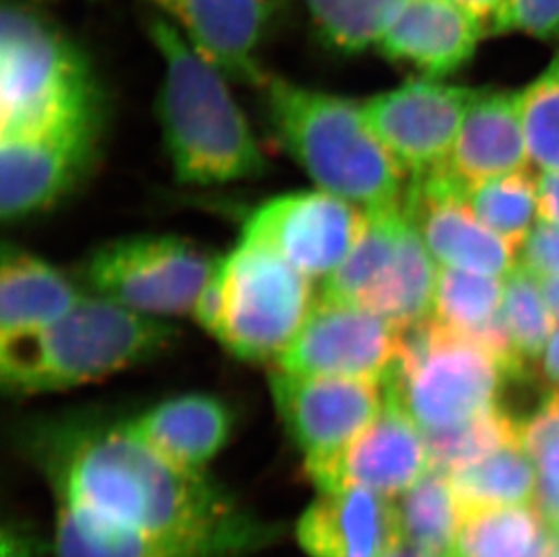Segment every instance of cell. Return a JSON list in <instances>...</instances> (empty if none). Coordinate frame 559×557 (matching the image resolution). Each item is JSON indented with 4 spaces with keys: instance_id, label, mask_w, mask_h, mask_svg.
<instances>
[{
    "instance_id": "obj_1",
    "label": "cell",
    "mask_w": 559,
    "mask_h": 557,
    "mask_svg": "<svg viewBox=\"0 0 559 557\" xmlns=\"http://www.w3.org/2000/svg\"><path fill=\"white\" fill-rule=\"evenodd\" d=\"M21 449L55 509L102 529L206 557H247L281 526L245 510L206 473L176 467L122 420L63 415L27 422Z\"/></svg>"
},
{
    "instance_id": "obj_2",
    "label": "cell",
    "mask_w": 559,
    "mask_h": 557,
    "mask_svg": "<svg viewBox=\"0 0 559 557\" xmlns=\"http://www.w3.org/2000/svg\"><path fill=\"white\" fill-rule=\"evenodd\" d=\"M270 129L317 189L362 211L404 203L407 174L374 134L362 104L264 74Z\"/></svg>"
},
{
    "instance_id": "obj_3",
    "label": "cell",
    "mask_w": 559,
    "mask_h": 557,
    "mask_svg": "<svg viewBox=\"0 0 559 557\" xmlns=\"http://www.w3.org/2000/svg\"><path fill=\"white\" fill-rule=\"evenodd\" d=\"M148 33L164 60L156 109L176 179L212 187L263 176L269 162L225 74L164 16Z\"/></svg>"
},
{
    "instance_id": "obj_4",
    "label": "cell",
    "mask_w": 559,
    "mask_h": 557,
    "mask_svg": "<svg viewBox=\"0 0 559 557\" xmlns=\"http://www.w3.org/2000/svg\"><path fill=\"white\" fill-rule=\"evenodd\" d=\"M175 339L164 319L85 294L49 327L0 336V379L16 396L71 390L148 363Z\"/></svg>"
},
{
    "instance_id": "obj_5",
    "label": "cell",
    "mask_w": 559,
    "mask_h": 557,
    "mask_svg": "<svg viewBox=\"0 0 559 557\" xmlns=\"http://www.w3.org/2000/svg\"><path fill=\"white\" fill-rule=\"evenodd\" d=\"M313 283L269 248L241 239L217 261L192 316L239 360L275 364L319 299Z\"/></svg>"
},
{
    "instance_id": "obj_6",
    "label": "cell",
    "mask_w": 559,
    "mask_h": 557,
    "mask_svg": "<svg viewBox=\"0 0 559 557\" xmlns=\"http://www.w3.org/2000/svg\"><path fill=\"white\" fill-rule=\"evenodd\" d=\"M102 115L90 63L53 24L5 4L0 26V138Z\"/></svg>"
},
{
    "instance_id": "obj_7",
    "label": "cell",
    "mask_w": 559,
    "mask_h": 557,
    "mask_svg": "<svg viewBox=\"0 0 559 557\" xmlns=\"http://www.w3.org/2000/svg\"><path fill=\"white\" fill-rule=\"evenodd\" d=\"M506 379L497 358L431 317L404 330L384 388L424 435H433L500 405Z\"/></svg>"
},
{
    "instance_id": "obj_8",
    "label": "cell",
    "mask_w": 559,
    "mask_h": 557,
    "mask_svg": "<svg viewBox=\"0 0 559 557\" xmlns=\"http://www.w3.org/2000/svg\"><path fill=\"white\" fill-rule=\"evenodd\" d=\"M217 261L186 237H123L90 253L80 283L87 294L143 316H192Z\"/></svg>"
},
{
    "instance_id": "obj_9",
    "label": "cell",
    "mask_w": 559,
    "mask_h": 557,
    "mask_svg": "<svg viewBox=\"0 0 559 557\" xmlns=\"http://www.w3.org/2000/svg\"><path fill=\"white\" fill-rule=\"evenodd\" d=\"M402 335L404 330L384 317L321 294L274 368L384 384L399 358Z\"/></svg>"
},
{
    "instance_id": "obj_10",
    "label": "cell",
    "mask_w": 559,
    "mask_h": 557,
    "mask_svg": "<svg viewBox=\"0 0 559 557\" xmlns=\"http://www.w3.org/2000/svg\"><path fill=\"white\" fill-rule=\"evenodd\" d=\"M366 211L316 189L277 195L245 223L243 241L269 248L311 281L330 277L365 230Z\"/></svg>"
},
{
    "instance_id": "obj_11",
    "label": "cell",
    "mask_w": 559,
    "mask_h": 557,
    "mask_svg": "<svg viewBox=\"0 0 559 557\" xmlns=\"http://www.w3.org/2000/svg\"><path fill=\"white\" fill-rule=\"evenodd\" d=\"M102 115L0 138V214L21 222L59 203L95 159Z\"/></svg>"
},
{
    "instance_id": "obj_12",
    "label": "cell",
    "mask_w": 559,
    "mask_h": 557,
    "mask_svg": "<svg viewBox=\"0 0 559 557\" xmlns=\"http://www.w3.org/2000/svg\"><path fill=\"white\" fill-rule=\"evenodd\" d=\"M478 93L442 80H412L362 102V112L407 178H413L448 162Z\"/></svg>"
},
{
    "instance_id": "obj_13",
    "label": "cell",
    "mask_w": 559,
    "mask_h": 557,
    "mask_svg": "<svg viewBox=\"0 0 559 557\" xmlns=\"http://www.w3.org/2000/svg\"><path fill=\"white\" fill-rule=\"evenodd\" d=\"M270 394L292 442L307 460L328 457L354 442L384 407V384L316 377L272 368Z\"/></svg>"
},
{
    "instance_id": "obj_14",
    "label": "cell",
    "mask_w": 559,
    "mask_h": 557,
    "mask_svg": "<svg viewBox=\"0 0 559 557\" xmlns=\"http://www.w3.org/2000/svg\"><path fill=\"white\" fill-rule=\"evenodd\" d=\"M305 465L319 493L357 487L396 500L428 473L431 460L424 432L385 390L384 407L354 442Z\"/></svg>"
},
{
    "instance_id": "obj_15",
    "label": "cell",
    "mask_w": 559,
    "mask_h": 557,
    "mask_svg": "<svg viewBox=\"0 0 559 557\" xmlns=\"http://www.w3.org/2000/svg\"><path fill=\"white\" fill-rule=\"evenodd\" d=\"M465 190L438 167L407 179L404 209L440 266L506 278L518 266L516 252L475 216Z\"/></svg>"
},
{
    "instance_id": "obj_16",
    "label": "cell",
    "mask_w": 559,
    "mask_h": 557,
    "mask_svg": "<svg viewBox=\"0 0 559 557\" xmlns=\"http://www.w3.org/2000/svg\"><path fill=\"white\" fill-rule=\"evenodd\" d=\"M296 537L310 557H384L404 543L395 500L357 487L319 493Z\"/></svg>"
},
{
    "instance_id": "obj_17",
    "label": "cell",
    "mask_w": 559,
    "mask_h": 557,
    "mask_svg": "<svg viewBox=\"0 0 559 557\" xmlns=\"http://www.w3.org/2000/svg\"><path fill=\"white\" fill-rule=\"evenodd\" d=\"M486 27L453 0H406L377 40L391 62L442 80L475 57Z\"/></svg>"
},
{
    "instance_id": "obj_18",
    "label": "cell",
    "mask_w": 559,
    "mask_h": 557,
    "mask_svg": "<svg viewBox=\"0 0 559 557\" xmlns=\"http://www.w3.org/2000/svg\"><path fill=\"white\" fill-rule=\"evenodd\" d=\"M531 164L520 91L480 90L465 112L448 162L442 165L465 187Z\"/></svg>"
},
{
    "instance_id": "obj_19",
    "label": "cell",
    "mask_w": 559,
    "mask_h": 557,
    "mask_svg": "<svg viewBox=\"0 0 559 557\" xmlns=\"http://www.w3.org/2000/svg\"><path fill=\"white\" fill-rule=\"evenodd\" d=\"M142 442L176 467L205 473L233 432V413L217 396L181 394L127 420Z\"/></svg>"
},
{
    "instance_id": "obj_20",
    "label": "cell",
    "mask_w": 559,
    "mask_h": 557,
    "mask_svg": "<svg viewBox=\"0 0 559 557\" xmlns=\"http://www.w3.org/2000/svg\"><path fill=\"white\" fill-rule=\"evenodd\" d=\"M433 319L486 349L509 379L527 374L503 317V278L440 266Z\"/></svg>"
},
{
    "instance_id": "obj_21",
    "label": "cell",
    "mask_w": 559,
    "mask_h": 557,
    "mask_svg": "<svg viewBox=\"0 0 559 557\" xmlns=\"http://www.w3.org/2000/svg\"><path fill=\"white\" fill-rule=\"evenodd\" d=\"M85 292L53 264L16 247L2 250L0 336L35 332L68 316Z\"/></svg>"
},
{
    "instance_id": "obj_22",
    "label": "cell",
    "mask_w": 559,
    "mask_h": 557,
    "mask_svg": "<svg viewBox=\"0 0 559 557\" xmlns=\"http://www.w3.org/2000/svg\"><path fill=\"white\" fill-rule=\"evenodd\" d=\"M558 534L534 505L464 515L454 557H552Z\"/></svg>"
},
{
    "instance_id": "obj_23",
    "label": "cell",
    "mask_w": 559,
    "mask_h": 557,
    "mask_svg": "<svg viewBox=\"0 0 559 557\" xmlns=\"http://www.w3.org/2000/svg\"><path fill=\"white\" fill-rule=\"evenodd\" d=\"M395 503L402 542L435 556L454 557L464 514L449 474L429 469Z\"/></svg>"
},
{
    "instance_id": "obj_24",
    "label": "cell",
    "mask_w": 559,
    "mask_h": 557,
    "mask_svg": "<svg viewBox=\"0 0 559 557\" xmlns=\"http://www.w3.org/2000/svg\"><path fill=\"white\" fill-rule=\"evenodd\" d=\"M462 514L475 510L533 505L538 474L523 443L503 447L451 474Z\"/></svg>"
},
{
    "instance_id": "obj_25",
    "label": "cell",
    "mask_w": 559,
    "mask_h": 557,
    "mask_svg": "<svg viewBox=\"0 0 559 557\" xmlns=\"http://www.w3.org/2000/svg\"><path fill=\"white\" fill-rule=\"evenodd\" d=\"M465 201L489 230L520 252L539 220L538 176L528 168L471 185Z\"/></svg>"
},
{
    "instance_id": "obj_26",
    "label": "cell",
    "mask_w": 559,
    "mask_h": 557,
    "mask_svg": "<svg viewBox=\"0 0 559 557\" xmlns=\"http://www.w3.org/2000/svg\"><path fill=\"white\" fill-rule=\"evenodd\" d=\"M424 437L428 442L431 469L451 476L503 447L523 443V422L497 405L464 426Z\"/></svg>"
},
{
    "instance_id": "obj_27",
    "label": "cell",
    "mask_w": 559,
    "mask_h": 557,
    "mask_svg": "<svg viewBox=\"0 0 559 557\" xmlns=\"http://www.w3.org/2000/svg\"><path fill=\"white\" fill-rule=\"evenodd\" d=\"M406 0H305L317 32L341 54H360L379 40Z\"/></svg>"
},
{
    "instance_id": "obj_28",
    "label": "cell",
    "mask_w": 559,
    "mask_h": 557,
    "mask_svg": "<svg viewBox=\"0 0 559 557\" xmlns=\"http://www.w3.org/2000/svg\"><path fill=\"white\" fill-rule=\"evenodd\" d=\"M503 317L525 368L538 363L558 322L545 300L542 281L520 264L503 278Z\"/></svg>"
},
{
    "instance_id": "obj_29",
    "label": "cell",
    "mask_w": 559,
    "mask_h": 557,
    "mask_svg": "<svg viewBox=\"0 0 559 557\" xmlns=\"http://www.w3.org/2000/svg\"><path fill=\"white\" fill-rule=\"evenodd\" d=\"M523 447L538 474L533 505L559 536V390H550L523 420Z\"/></svg>"
},
{
    "instance_id": "obj_30",
    "label": "cell",
    "mask_w": 559,
    "mask_h": 557,
    "mask_svg": "<svg viewBox=\"0 0 559 557\" xmlns=\"http://www.w3.org/2000/svg\"><path fill=\"white\" fill-rule=\"evenodd\" d=\"M55 557H206L127 532L102 531L55 509Z\"/></svg>"
},
{
    "instance_id": "obj_31",
    "label": "cell",
    "mask_w": 559,
    "mask_h": 557,
    "mask_svg": "<svg viewBox=\"0 0 559 557\" xmlns=\"http://www.w3.org/2000/svg\"><path fill=\"white\" fill-rule=\"evenodd\" d=\"M531 164L559 170V49L544 71L520 91Z\"/></svg>"
},
{
    "instance_id": "obj_32",
    "label": "cell",
    "mask_w": 559,
    "mask_h": 557,
    "mask_svg": "<svg viewBox=\"0 0 559 557\" xmlns=\"http://www.w3.org/2000/svg\"><path fill=\"white\" fill-rule=\"evenodd\" d=\"M514 32L539 40L559 38V0H509L503 33Z\"/></svg>"
},
{
    "instance_id": "obj_33",
    "label": "cell",
    "mask_w": 559,
    "mask_h": 557,
    "mask_svg": "<svg viewBox=\"0 0 559 557\" xmlns=\"http://www.w3.org/2000/svg\"><path fill=\"white\" fill-rule=\"evenodd\" d=\"M518 253V264L539 281L559 277V225L538 220Z\"/></svg>"
},
{
    "instance_id": "obj_34",
    "label": "cell",
    "mask_w": 559,
    "mask_h": 557,
    "mask_svg": "<svg viewBox=\"0 0 559 557\" xmlns=\"http://www.w3.org/2000/svg\"><path fill=\"white\" fill-rule=\"evenodd\" d=\"M484 24L487 33H503L509 0H453Z\"/></svg>"
},
{
    "instance_id": "obj_35",
    "label": "cell",
    "mask_w": 559,
    "mask_h": 557,
    "mask_svg": "<svg viewBox=\"0 0 559 557\" xmlns=\"http://www.w3.org/2000/svg\"><path fill=\"white\" fill-rule=\"evenodd\" d=\"M539 220L559 225V170L538 174Z\"/></svg>"
},
{
    "instance_id": "obj_36",
    "label": "cell",
    "mask_w": 559,
    "mask_h": 557,
    "mask_svg": "<svg viewBox=\"0 0 559 557\" xmlns=\"http://www.w3.org/2000/svg\"><path fill=\"white\" fill-rule=\"evenodd\" d=\"M40 542L21 525H5L2 534V557H38Z\"/></svg>"
},
{
    "instance_id": "obj_37",
    "label": "cell",
    "mask_w": 559,
    "mask_h": 557,
    "mask_svg": "<svg viewBox=\"0 0 559 557\" xmlns=\"http://www.w3.org/2000/svg\"><path fill=\"white\" fill-rule=\"evenodd\" d=\"M538 364L545 384L549 386L550 390H559V327L550 336Z\"/></svg>"
},
{
    "instance_id": "obj_38",
    "label": "cell",
    "mask_w": 559,
    "mask_h": 557,
    "mask_svg": "<svg viewBox=\"0 0 559 557\" xmlns=\"http://www.w3.org/2000/svg\"><path fill=\"white\" fill-rule=\"evenodd\" d=\"M542 288H544L545 300H547L559 327V277L542 278Z\"/></svg>"
},
{
    "instance_id": "obj_39",
    "label": "cell",
    "mask_w": 559,
    "mask_h": 557,
    "mask_svg": "<svg viewBox=\"0 0 559 557\" xmlns=\"http://www.w3.org/2000/svg\"><path fill=\"white\" fill-rule=\"evenodd\" d=\"M384 557H440L435 554L426 553L423 548L413 547L409 543H401L399 547L393 548L390 554H385Z\"/></svg>"
},
{
    "instance_id": "obj_40",
    "label": "cell",
    "mask_w": 559,
    "mask_h": 557,
    "mask_svg": "<svg viewBox=\"0 0 559 557\" xmlns=\"http://www.w3.org/2000/svg\"><path fill=\"white\" fill-rule=\"evenodd\" d=\"M552 557H559V536L558 542H556L555 554H552Z\"/></svg>"
},
{
    "instance_id": "obj_41",
    "label": "cell",
    "mask_w": 559,
    "mask_h": 557,
    "mask_svg": "<svg viewBox=\"0 0 559 557\" xmlns=\"http://www.w3.org/2000/svg\"><path fill=\"white\" fill-rule=\"evenodd\" d=\"M142 2H147V0H142Z\"/></svg>"
}]
</instances>
